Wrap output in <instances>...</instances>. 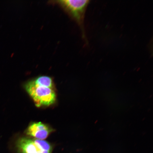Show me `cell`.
<instances>
[{"label": "cell", "mask_w": 153, "mask_h": 153, "mask_svg": "<svg viewBox=\"0 0 153 153\" xmlns=\"http://www.w3.org/2000/svg\"><path fill=\"white\" fill-rule=\"evenodd\" d=\"M24 87L38 108L50 106L56 101V94L53 89L36 85L32 80L27 82Z\"/></svg>", "instance_id": "1"}, {"label": "cell", "mask_w": 153, "mask_h": 153, "mask_svg": "<svg viewBox=\"0 0 153 153\" xmlns=\"http://www.w3.org/2000/svg\"><path fill=\"white\" fill-rule=\"evenodd\" d=\"M17 153H52L53 146L44 140L23 137L16 141Z\"/></svg>", "instance_id": "3"}, {"label": "cell", "mask_w": 153, "mask_h": 153, "mask_svg": "<svg viewBox=\"0 0 153 153\" xmlns=\"http://www.w3.org/2000/svg\"><path fill=\"white\" fill-rule=\"evenodd\" d=\"M89 3L88 0H62L55 1V3L62 7L79 25L83 37L85 38L84 19L86 10Z\"/></svg>", "instance_id": "2"}, {"label": "cell", "mask_w": 153, "mask_h": 153, "mask_svg": "<svg viewBox=\"0 0 153 153\" xmlns=\"http://www.w3.org/2000/svg\"><path fill=\"white\" fill-rule=\"evenodd\" d=\"M53 130L46 124L41 122H33L26 129V133L33 139L44 140L46 139Z\"/></svg>", "instance_id": "4"}, {"label": "cell", "mask_w": 153, "mask_h": 153, "mask_svg": "<svg viewBox=\"0 0 153 153\" xmlns=\"http://www.w3.org/2000/svg\"><path fill=\"white\" fill-rule=\"evenodd\" d=\"M32 80L36 85L54 89V84L53 80L52 78L49 76H40Z\"/></svg>", "instance_id": "5"}]
</instances>
